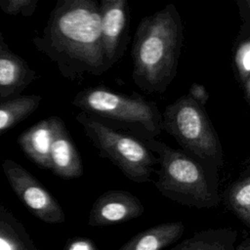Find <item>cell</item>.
Wrapping results in <instances>:
<instances>
[{
    "mask_svg": "<svg viewBox=\"0 0 250 250\" xmlns=\"http://www.w3.org/2000/svg\"><path fill=\"white\" fill-rule=\"evenodd\" d=\"M54 134L55 116H50L24 130L18 137V144L34 164L50 170V152Z\"/></svg>",
    "mask_w": 250,
    "mask_h": 250,
    "instance_id": "obj_12",
    "label": "cell"
},
{
    "mask_svg": "<svg viewBox=\"0 0 250 250\" xmlns=\"http://www.w3.org/2000/svg\"><path fill=\"white\" fill-rule=\"evenodd\" d=\"M226 207L248 229L250 228V168L249 166L225 190Z\"/></svg>",
    "mask_w": 250,
    "mask_h": 250,
    "instance_id": "obj_16",
    "label": "cell"
},
{
    "mask_svg": "<svg viewBox=\"0 0 250 250\" xmlns=\"http://www.w3.org/2000/svg\"><path fill=\"white\" fill-rule=\"evenodd\" d=\"M101 38L109 67L121 58L126 44L130 11L126 0H102L99 3Z\"/></svg>",
    "mask_w": 250,
    "mask_h": 250,
    "instance_id": "obj_8",
    "label": "cell"
},
{
    "mask_svg": "<svg viewBox=\"0 0 250 250\" xmlns=\"http://www.w3.org/2000/svg\"><path fill=\"white\" fill-rule=\"evenodd\" d=\"M1 166L13 190L34 216L48 224L65 222V214L58 200L32 174L11 159H4Z\"/></svg>",
    "mask_w": 250,
    "mask_h": 250,
    "instance_id": "obj_7",
    "label": "cell"
},
{
    "mask_svg": "<svg viewBox=\"0 0 250 250\" xmlns=\"http://www.w3.org/2000/svg\"><path fill=\"white\" fill-rule=\"evenodd\" d=\"M238 231L233 228H209L194 232L168 250H235Z\"/></svg>",
    "mask_w": 250,
    "mask_h": 250,
    "instance_id": "obj_14",
    "label": "cell"
},
{
    "mask_svg": "<svg viewBox=\"0 0 250 250\" xmlns=\"http://www.w3.org/2000/svg\"><path fill=\"white\" fill-rule=\"evenodd\" d=\"M38 0H0V9L10 16L30 17L37 8Z\"/></svg>",
    "mask_w": 250,
    "mask_h": 250,
    "instance_id": "obj_19",
    "label": "cell"
},
{
    "mask_svg": "<svg viewBox=\"0 0 250 250\" xmlns=\"http://www.w3.org/2000/svg\"><path fill=\"white\" fill-rule=\"evenodd\" d=\"M162 129L172 136L181 149L194 159L219 188V172L224 163L220 138L204 108L187 94L168 104L163 112Z\"/></svg>",
    "mask_w": 250,
    "mask_h": 250,
    "instance_id": "obj_4",
    "label": "cell"
},
{
    "mask_svg": "<svg viewBox=\"0 0 250 250\" xmlns=\"http://www.w3.org/2000/svg\"><path fill=\"white\" fill-rule=\"evenodd\" d=\"M184 39V26L177 7L167 4L144 17L132 45L134 83L149 94H163L174 80Z\"/></svg>",
    "mask_w": 250,
    "mask_h": 250,
    "instance_id": "obj_2",
    "label": "cell"
},
{
    "mask_svg": "<svg viewBox=\"0 0 250 250\" xmlns=\"http://www.w3.org/2000/svg\"><path fill=\"white\" fill-rule=\"evenodd\" d=\"M50 170L62 179H77L83 175L82 160L64 122L55 116V134L50 152Z\"/></svg>",
    "mask_w": 250,
    "mask_h": 250,
    "instance_id": "obj_11",
    "label": "cell"
},
{
    "mask_svg": "<svg viewBox=\"0 0 250 250\" xmlns=\"http://www.w3.org/2000/svg\"><path fill=\"white\" fill-rule=\"evenodd\" d=\"M36 77L28 63L9 48L0 31V104L21 97Z\"/></svg>",
    "mask_w": 250,
    "mask_h": 250,
    "instance_id": "obj_10",
    "label": "cell"
},
{
    "mask_svg": "<svg viewBox=\"0 0 250 250\" xmlns=\"http://www.w3.org/2000/svg\"><path fill=\"white\" fill-rule=\"evenodd\" d=\"M232 60L236 80L246 103L250 104V20L241 21Z\"/></svg>",
    "mask_w": 250,
    "mask_h": 250,
    "instance_id": "obj_15",
    "label": "cell"
},
{
    "mask_svg": "<svg viewBox=\"0 0 250 250\" xmlns=\"http://www.w3.org/2000/svg\"><path fill=\"white\" fill-rule=\"evenodd\" d=\"M250 239H249V236L247 235L245 237V239L239 243L238 245L235 246V250H250V243H249Z\"/></svg>",
    "mask_w": 250,
    "mask_h": 250,
    "instance_id": "obj_22",
    "label": "cell"
},
{
    "mask_svg": "<svg viewBox=\"0 0 250 250\" xmlns=\"http://www.w3.org/2000/svg\"><path fill=\"white\" fill-rule=\"evenodd\" d=\"M64 78L100 76L107 64L101 38L99 3L95 0H59L41 35L32 39Z\"/></svg>",
    "mask_w": 250,
    "mask_h": 250,
    "instance_id": "obj_1",
    "label": "cell"
},
{
    "mask_svg": "<svg viewBox=\"0 0 250 250\" xmlns=\"http://www.w3.org/2000/svg\"><path fill=\"white\" fill-rule=\"evenodd\" d=\"M144 212V204L135 194L122 189L107 190L94 201L87 224L90 227L122 224L139 218Z\"/></svg>",
    "mask_w": 250,
    "mask_h": 250,
    "instance_id": "obj_9",
    "label": "cell"
},
{
    "mask_svg": "<svg viewBox=\"0 0 250 250\" xmlns=\"http://www.w3.org/2000/svg\"><path fill=\"white\" fill-rule=\"evenodd\" d=\"M157 154L156 189L166 198L197 209L215 208L221 201L219 188L204 169L181 148H173L156 139L141 140Z\"/></svg>",
    "mask_w": 250,
    "mask_h": 250,
    "instance_id": "obj_5",
    "label": "cell"
},
{
    "mask_svg": "<svg viewBox=\"0 0 250 250\" xmlns=\"http://www.w3.org/2000/svg\"><path fill=\"white\" fill-rule=\"evenodd\" d=\"M0 250H37L22 226L0 209Z\"/></svg>",
    "mask_w": 250,
    "mask_h": 250,
    "instance_id": "obj_18",
    "label": "cell"
},
{
    "mask_svg": "<svg viewBox=\"0 0 250 250\" xmlns=\"http://www.w3.org/2000/svg\"><path fill=\"white\" fill-rule=\"evenodd\" d=\"M75 119L100 155L110 160L130 181L146 183L151 180L157 158L141 140L107 127L83 112Z\"/></svg>",
    "mask_w": 250,
    "mask_h": 250,
    "instance_id": "obj_6",
    "label": "cell"
},
{
    "mask_svg": "<svg viewBox=\"0 0 250 250\" xmlns=\"http://www.w3.org/2000/svg\"><path fill=\"white\" fill-rule=\"evenodd\" d=\"M71 104L98 122L139 140L155 139L163 131L156 103L139 95H126L99 85L79 91Z\"/></svg>",
    "mask_w": 250,
    "mask_h": 250,
    "instance_id": "obj_3",
    "label": "cell"
},
{
    "mask_svg": "<svg viewBox=\"0 0 250 250\" xmlns=\"http://www.w3.org/2000/svg\"><path fill=\"white\" fill-rule=\"evenodd\" d=\"M42 97L24 95L0 104V135L27 118L40 105Z\"/></svg>",
    "mask_w": 250,
    "mask_h": 250,
    "instance_id": "obj_17",
    "label": "cell"
},
{
    "mask_svg": "<svg viewBox=\"0 0 250 250\" xmlns=\"http://www.w3.org/2000/svg\"><path fill=\"white\" fill-rule=\"evenodd\" d=\"M64 250H98V248L88 237L76 236L67 240Z\"/></svg>",
    "mask_w": 250,
    "mask_h": 250,
    "instance_id": "obj_21",
    "label": "cell"
},
{
    "mask_svg": "<svg viewBox=\"0 0 250 250\" xmlns=\"http://www.w3.org/2000/svg\"><path fill=\"white\" fill-rule=\"evenodd\" d=\"M187 95L196 102L198 104L204 106L210 98V94L206 90L205 86L199 83H192L188 89Z\"/></svg>",
    "mask_w": 250,
    "mask_h": 250,
    "instance_id": "obj_20",
    "label": "cell"
},
{
    "mask_svg": "<svg viewBox=\"0 0 250 250\" xmlns=\"http://www.w3.org/2000/svg\"><path fill=\"white\" fill-rule=\"evenodd\" d=\"M185 229L182 221L161 223L138 232L118 250H164L182 237Z\"/></svg>",
    "mask_w": 250,
    "mask_h": 250,
    "instance_id": "obj_13",
    "label": "cell"
}]
</instances>
